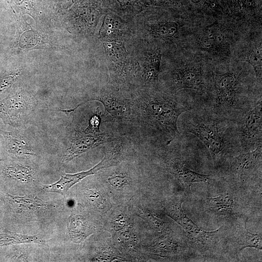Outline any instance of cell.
I'll return each mask as SVG.
<instances>
[{"instance_id": "1", "label": "cell", "mask_w": 262, "mask_h": 262, "mask_svg": "<svg viewBox=\"0 0 262 262\" xmlns=\"http://www.w3.org/2000/svg\"><path fill=\"white\" fill-rule=\"evenodd\" d=\"M131 99V123L164 146L180 137V116L196 106L195 100L150 89L138 91Z\"/></svg>"}, {"instance_id": "2", "label": "cell", "mask_w": 262, "mask_h": 262, "mask_svg": "<svg viewBox=\"0 0 262 262\" xmlns=\"http://www.w3.org/2000/svg\"><path fill=\"white\" fill-rule=\"evenodd\" d=\"M180 118L183 131L193 134L206 147L215 168L223 166L230 158L241 153L236 121L200 105L184 112Z\"/></svg>"}, {"instance_id": "3", "label": "cell", "mask_w": 262, "mask_h": 262, "mask_svg": "<svg viewBox=\"0 0 262 262\" xmlns=\"http://www.w3.org/2000/svg\"><path fill=\"white\" fill-rule=\"evenodd\" d=\"M242 81V74L238 71L213 75L212 85L206 87L199 105L220 116L237 121L262 99V96L244 89Z\"/></svg>"}, {"instance_id": "4", "label": "cell", "mask_w": 262, "mask_h": 262, "mask_svg": "<svg viewBox=\"0 0 262 262\" xmlns=\"http://www.w3.org/2000/svg\"><path fill=\"white\" fill-rule=\"evenodd\" d=\"M182 202L181 199H179L168 203L164 208L165 213L182 228L194 244L202 250H207L217 243L222 227L213 231L201 229L184 213Z\"/></svg>"}, {"instance_id": "5", "label": "cell", "mask_w": 262, "mask_h": 262, "mask_svg": "<svg viewBox=\"0 0 262 262\" xmlns=\"http://www.w3.org/2000/svg\"><path fill=\"white\" fill-rule=\"evenodd\" d=\"M262 99L236 121L242 152L254 150L262 145Z\"/></svg>"}, {"instance_id": "6", "label": "cell", "mask_w": 262, "mask_h": 262, "mask_svg": "<svg viewBox=\"0 0 262 262\" xmlns=\"http://www.w3.org/2000/svg\"><path fill=\"white\" fill-rule=\"evenodd\" d=\"M90 100L100 102L108 115L107 121L118 123L131 122L132 102L131 98H126L116 88L105 87L95 98Z\"/></svg>"}, {"instance_id": "7", "label": "cell", "mask_w": 262, "mask_h": 262, "mask_svg": "<svg viewBox=\"0 0 262 262\" xmlns=\"http://www.w3.org/2000/svg\"><path fill=\"white\" fill-rule=\"evenodd\" d=\"M262 155L261 146L253 150L232 157L223 166H226V172L234 180L245 181L257 173H261Z\"/></svg>"}, {"instance_id": "8", "label": "cell", "mask_w": 262, "mask_h": 262, "mask_svg": "<svg viewBox=\"0 0 262 262\" xmlns=\"http://www.w3.org/2000/svg\"><path fill=\"white\" fill-rule=\"evenodd\" d=\"M170 82L173 92L183 88L191 89L199 91L203 98L206 93V76L200 66L188 65L176 68L170 73Z\"/></svg>"}, {"instance_id": "9", "label": "cell", "mask_w": 262, "mask_h": 262, "mask_svg": "<svg viewBox=\"0 0 262 262\" xmlns=\"http://www.w3.org/2000/svg\"><path fill=\"white\" fill-rule=\"evenodd\" d=\"M165 157L164 163L166 167L173 175L176 178L182 185L186 189H191V185L196 182H203L211 184L214 180L210 175L201 174L188 168L185 163L180 157L169 152Z\"/></svg>"}, {"instance_id": "10", "label": "cell", "mask_w": 262, "mask_h": 262, "mask_svg": "<svg viewBox=\"0 0 262 262\" xmlns=\"http://www.w3.org/2000/svg\"><path fill=\"white\" fill-rule=\"evenodd\" d=\"M118 137L101 132L90 134L84 132H76L72 141L69 150L65 157V160L69 161L77 155L102 144L111 142Z\"/></svg>"}, {"instance_id": "11", "label": "cell", "mask_w": 262, "mask_h": 262, "mask_svg": "<svg viewBox=\"0 0 262 262\" xmlns=\"http://www.w3.org/2000/svg\"><path fill=\"white\" fill-rule=\"evenodd\" d=\"M101 169V168L99 163L95 166L86 171H82L75 174L65 173L61 175L60 180L56 182L43 185V189L47 192H55L64 195L76 183L79 182L84 178L94 174Z\"/></svg>"}, {"instance_id": "12", "label": "cell", "mask_w": 262, "mask_h": 262, "mask_svg": "<svg viewBox=\"0 0 262 262\" xmlns=\"http://www.w3.org/2000/svg\"><path fill=\"white\" fill-rule=\"evenodd\" d=\"M111 142L112 146L100 161L102 169L115 166L121 162L131 143L128 139L123 137H118Z\"/></svg>"}, {"instance_id": "13", "label": "cell", "mask_w": 262, "mask_h": 262, "mask_svg": "<svg viewBox=\"0 0 262 262\" xmlns=\"http://www.w3.org/2000/svg\"><path fill=\"white\" fill-rule=\"evenodd\" d=\"M70 238L75 243H80L91 235L93 231L84 217L77 214L71 215L67 224Z\"/></svg>"}, {"instance_id": "14", "label": "cell", "mask_w": 262, "mask_h": 262, "mask_svg": "<svg viewBox=\"0 0 262 262\" xmlns=\"http://www.w3.org/2000/svg\"><path fill=\"white\" fill-rule=\"evenodd\" d=\"M247 219L239 225L236 230V243L239 251L246 247L254 248L262 250L261 234L251 233L246 226Z\"/></svg>"}, {"instance_id": "15", "label": "cell", "mask_w": 262, "mask_h": 262, "mask_svg": "<svg viewBox=\"0 0 262 262\" xmlns=\"http://www.w3.org/2000/svg\"><path fill=\"white\" fill-rule=\"evenodd\" d=\"M14 207L21 212H33L51 207V205L33 195L13 196L8 195Z\"/></svg>"}, {"instance_id": "16", "label": "cell", "mask_w": 262, "mask_h": 262, "mask_svg": "<svg viewBox=\"0 0 262 262\" xmlns=\"http://www.w3.org/2000/svg\"><path fill=\"white\" fill-rule=\"evenodd\" d=\"M160 67V55L159 53L151 56L147 61L143 68L139 72L143 83L147 86H154L159 80Z\"/></svg>"}, {"instance_id": "17", "label": "cell", "mask_w": 262, "mask_h": 262, "mask_svg": "<svg viewBox=\"0 0 262 262\" xmlns=\"http://www.w3.org/2000/svg\"><path fill=\"white\" fill-rule=\"evenodd\" d=\"M206 201V204L210 210L213 213L221 215L231 213L235 206V201L233 197L229 194L208 198Z\"/></svg>"}, {"instance_id": "18", "label": "cell", "mask_w": 262, "mask_h": 262, "mask_svg": "<svg viewBox=\"0 0 262 262\" xmlns=\"http://www.w3.org/2000/svg\"><path fill=\"white\" fill-rule=\"evenodd\" d=\"M24 106V103L17 96L9 97L0 101V115L8 120L17 117Z\"/></svg>"}, {"instance_id": "19", "label": "cell", "mask_w": 262, "mask_h": 262, "mask_svg": "<svg viewBox=\"0 0 262 262\" xmlns=\"http://www.w3.org/2000/svg\"><path fill=\"white\" fill-rule=\"evenodd\" d=\"M7 148L9 152L16 156L34 155L29 145L24 140L13 136L10 133L5 132Z\"/></svg>"}, {"instance_id": "20", "label": "cell", "mask_w": 262, "mask_h": 262, "mask_svg": "<svg viewBox=\"0 0 262 262\" xmlns=\"http://www.w3.org/2000/svg\"><path fill=\"white\" fill-rule=\"evenodd\" d=\"M4 172L9 177L24 182L30 181L33 178V170L24 165H10L4 169Z\"/></svg>"}, {"instance_id": "21", "label": "cell", "mask_w": 262, "mask_h": 262, "mask_svg": "<svg viewBox=\"0 0 262 262\" xmlns=\"http://www.w3.org/2000/svg\"><path fill=\"white\" fill-rule=\"evenodd\" d=\"M121 28V25L119 21L110 16L106 17L100 31V36L103 39H115L118 37Z\"/></svg>"}, {"instance_id": "22", "label": "cell", "mask_w": 262, "mask_h": 262, "mask_svg": "<svg viewBox=\"0 0 262 262\" xmlns=\"http://www.w3.org/2000/svg\"><path fill=\"white\" fill-rule=\"evenodd\" d=\"M246 61L252 66L255 73L256 80L259 84L261 85L262 67L261 46L254 49L249 53Z\"/></svg>"}, {"instance_id": "23", "label": "cell", "mask_w": 262, "mask_h": 262, "mask_svg": "<svg viewBox=\"0 0 262 262\" xmlns=\"http://www.w3.org/2000/svg\"><path fill=\"white\" fill-rule=\"evenodd\" d=\"M178 24L173 21L161 22L153 27V33L157 36L164 38L172 37L177 33Z\"/></svg>"}, {"instance_id": "24", "label": "cell", "mask_w": 262, "mask_h": 262, "mask_svg": "<svg viewBox=\"0 0 262 262\" xmlns=\"http://www.w3.org/2000/svg\"><path fill=\"white\" fill-rule=\"evenodd\" d=\"M154 247L158 250L166 252L182 251V246L179 242L169 238L162 237L155 243Z\"/></svg>"}, {"instance_id": "25", "label": "cell", "mask_w": 262, "mask_h": 262, "mask_svg": "<svg viewBox=\"0 0 262 262\" xmlns=\"http://www.w3.org/2000/svg\"><path fill=\"white\" fill-rule=\"evenodd\" d=\"M142 214L144 218L156 230L159 232L166 230L167 228L164 222L155 213L147 210L143 211Z\"/></svg>"}, {"instance_id": "26", "label": "cell", "mask_w": 262, "mask_h": 262, "mask_svg": "<svg viewBox=\"0 0 262 262\" xmlns=\"http://www.w3.org/2000/svg\"><path fill=\"white\" fill-rule=\"evenodd\" d=\"M108 181L112 186L118 189L129 183L130 178L126 174L115 173L108 177Z\"/></svg>"}, {"instance_id": "27", "label": "cell", "mask_w": 262, "mask_h": 262, "mask_svg": "<svg viewBox=\"0 0 262 262\" xmlns=\"http://www.w3.org/2000/svg\"><path fill=\"white\" fill-rule=\"evenodd\" d=\"M101 114L98 107L97 109L96 112L91 117L89 125L84 132L90 134H98L101 133L100 130L101 124Z\"/></svg>"}, {"instance_id": "28", "label": "cell", "mask_w": 262, "mask_h": 262, "mask_svg": "<svg viewBox=\"0 0 262 262\" xmlns=\"http://www.w3.org/2000/svg\"><path fill=\"white\" fill-rule=\"evenodd\" d=\"M86 196L93 204L101 208H104L105 200L102 195L97 191L90 190L87 192Z\"/></svg>"}, {"instance_id": "29", "label": "cell", "mask_w": 262, "mask_h": 262, "mask_svg": "<svg viewBox=\"0 0 262 262\" xmlns=\"http://www.w3.org/2000/svg\"><path fill=\"white\" fill-rule=\"evenodd\" d=\"M131 224L129 218L124 214L116 216L113 222L115 230L119 231L128 228Z\"/></svg>"}, {"instance_id": "30", "label": "cell", "mask_w": 262, "mask_h": 262, "mask_svg": "<svg viewBox=\"0 0 262 262\" xmlns=\"http://www.w3.org/2000/svg\"><path fill=\"white\" fill-rule=\"evenodd\" d=\"M16 75L12 74L0 77V94L5 91L13 83Z\"/></svg>"}, {"instance_id": "31", "label": "cell", "mask_w": 262, "mask_h": 262, "mask_svg": "<svg viewBox=\"0 0 262 262\" xmlns=\"http://www.w3.org/2000/svg\"><path fill=\"white\" fill-rule=\"evenodd\" d=\"M192 0L193 2H198L200 0Z\"/></svg>"}]
</instances>
